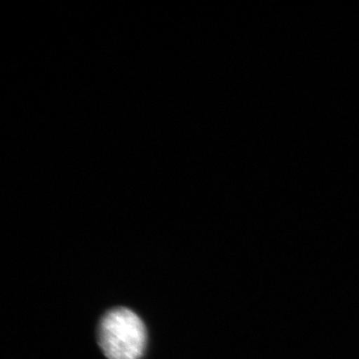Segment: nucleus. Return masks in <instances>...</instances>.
Listing matches in <instances>:
<instances>
[{
	"label": "nucleus",
	"instance_id": "nucleus-1",
	"mask_svg": "<svg viewBox=\"0 0 359 359\" xmlns=\"http://www.w3.org/2000/svg\"><path fill=\"white\" fill-rule=\"evenodd\" d=\"M98 340L109 359H140L146 346L145 325L130 309H114L101 320Z\"/></svg>",
	"mask_w": 359,
	"mask_h": 359
}]
</instances>
